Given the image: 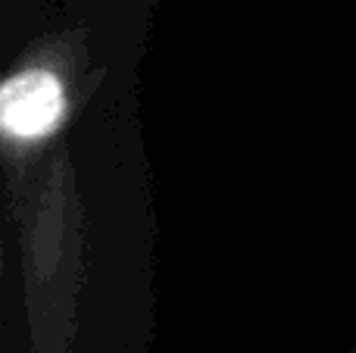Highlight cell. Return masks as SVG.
Segmentation results:
<instances>
[{"instance_id":"1","label":"cell","mask_w":356,"mask_h":353,"mask_svg":"<svg viewBox=\"0 0 356 353\" xmlns=\"http://www.w3.org/2000/svg\"><path fill=\"white\" fill-rule=\"evenodd\" d=\"M66 104L63 85L54 72L29 69L0 85V131L13 138L47 135Z\"/></svg>"}]
</instances>
